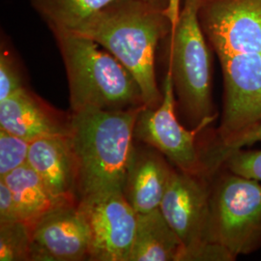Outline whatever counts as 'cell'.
Returning <instances> with one entry per match:
<instances>
[{
	"label": "cell",
	"instance_id": "obj_1",
	"mask_svg": "<svg viewBox=\"0 0 261 261\" xmlns=\"http://www.w3.org/2000/svg\"><path fill=\"white\" fill-rule=\"evenodd\" d=\"M142 107L73 112L69 138L76 166L77 203L123 193L135 127Z\"/></svg>",
	"mask_w": 261,
	"mask_h": 261
},
{
	"label": "cell",
	"instance_id": "obj_2",
	"mask_svg": "<svg viewBox=\"0 0 261 261\" xmlns=\"http://www.w3.org/2000/svg\"><path fill=\"white\" fill-rule=\"evenodd\" d=\"M170 30L166 10L141 0H119L72 32L92 39L115 56L138 82L144 106L155 109L163 99L156 80V50Z\"/></svg>",
	"mask_w": 261,
	"mask_h": 261
},
{
	"label": "cell",
	"instance_id": "obj_3",
	"mask_svg": "<svg viewBox=\"0 0 261 261\" xmlns=\"http://www.w3.org/2000/svg\"><path fill=\"white\" fill-rule=\"evenodd\" d=\"M51 32L64 61L72 112L144 106L138 82L110 51L92 39L72 31Z\"/></svg>",
	"mask_w": 261,
	"mask_h": 261
},
{
	"label": "cell",
	"instance_id": "obj_4",
	"mask_svg": "<svg viewBox=\"0 0 261 261\" xmlns=\"http://www.w3.org/2000/svg\"><path fill=\"white\" fill-rule=\"evenodd\" d=\"M200 0H185L171 24L168 69L180 105L196 126L214 120L211 60L199 20Z\"/></svg>",
	"mask_w": 261,
	"mask_h": 261
},
{
	"label": "cell",
	"instance_id": "obj_5",
	"mask_svg": "<svg viewBox=\"0 0 261 261\" xmlns=\"http://www.w3.org/2000/svg\"><path fill=\"white\" fill-rule=\"evenodd\" d=\"M210 239L237 257L261 247V184L229 173L210 196Z\"/></svg>",
	"mask_w": 261,
	"mask_h": 261
},
{
	"label": "cell",
	"instance_id": "obj_6",
	"mask_svg": "<svg viewBox=\"0 0 261 261\" xmlns=\"http://www.w3.org/2000/svg\"><path fill=\"white\" fill-rule=\"evenodd\" d=\"M175 89L171 71L168 68L163 99L157 108L145 106L140 110L135 137L169 159L178 169L200 175L205 165L196 147V135L211 122H203L193 130H187L175 114Z\"/></svg>",
	"mask_w": 261,
	"mask_h": 261
},
{
	"label": "cell",
	"instance_id": "obj_7",
	"mask_svg": "<svg viewBox=\"0 0 261 261\" xmlns=\"http://www.w3.org/2000/svg\"><path fill=\"white\" fill-rule=\"evenodd\" d=\"M198 15L219 59L261 54V0H200Z\"/></svg>",
	"mask_w": 261,
	"mask_h": 261
},
{
	"label": "cell",
	"instance_id": "obj_8",
	"mask_svg": "<svg viewBox=\"0 0 261 261\" xmlns=\"http://www.w3.org/2000/svg\"><path fill=\"white\" fill-rule=\"evenodd\" d=\"M224 81L220 143L261 124V54L220 59Z\"/></svg>",
	"mask_w": 261,
	"mask_h": 261
},
{
	"label": "cell",
	"instance_id": "obj_9",
	"mask_svg": "<svg viewBox=\"0 0 261 261\" xmlns=\"http://www.w3.org/2000/svg\"><path fill=\"white\" fill-rule=\"evenodd\" d=\"M31 260L88 259L90 228L84 209L75 201L56 206L30 225Z\"/></svg>",
	"mask_w": 261,
	"mask_h": 261
},
{
	"label": "cell",
	"instance_id": "obj_10",
	"mask_svg": "<svg viewBox=\"0 0 261 261\" xmlns=\"http://www.w3.org/2000/svg\"><path fill=\"white\" fill-rule=\"evenodd\" d=\"M80 206L85 212L90 228L88 259L130 261L138 214L123 193L112 194Z\"/></svg>",
	"mask_w": 261,
	"mask_h": 261
},
{
	"label": "cell",
	"instance_id": "obj_11",
	"mask_svg": "<svg viewBox=\"0 0 261 261\" xmlns=\"http://www.w3.org/2000/svg\"><path fill=\"white\" fill-rule=\"evenodd\" d=\"M210 196L199 175L173 170L160 210L177 234L182 249L211 241Z\"/></svg>",
	"mask_w": 261,
	"mask_h": 261
},
{
	"label": "cell",
	"instance_id": "obj_12",
	"mask_svg": "<svg viewBox=\"0 0 261 261\" xmlns=\"http://www.w3.org/2000/svg\"><path fill=\"white\" fill-rule=\"evenodd\" d=\"M173 169L158 150L133 147L126 170L123 195L137 214L160 208Z\"/></svg>",
	"mask_w": 261,
	"mask_h": 261
},
{
	"label": "cell",
	"instance_id": "obj_13",
	"mask_svg": "<svg viewBox=\"0 0 261 261\" xmlns=\"http://www.w3.org/2000/svg\"><path fill=\"white\" fill-rule=\"evenodd\" d=\"M28 164L54 196L76 201V166L69 134L43 137L30 142Z\"/></svg>",
	"mask_w": 261,
	"mask_h": 261
},
{
	"label": "cell",
	"instance_id": "obj_14",
	"mask_svg": "<svg viewBox=\"0 0 261 261\" xmlns=\"http://www.w3.org/2000/svg\"><path fill=\"white\" fill-rule=\"evenodd\" d=\"M0 128L29 142L70 129L69 120L62 121L27 87L0 101Z\"/></svg>",
	"mask_w": 261,
	"mask_h": 261
},
{
	"label": "cell",
	"instance_id": "obj_15",
	"mask_svg": "<svg viewBox=\"0 0 261 261\" xmlns=\"http://www.w3.org/2000/svg\"><path fill=\"white\" fill-rule=\"evenodd\" d=\"M182 243L159 209L138 214L130 261H176Z\"/></svg>",
	"mask_w": 261,
	"mask_h": 261
},
{
	"label": "cell",
	"instance_id": "obj_16",
	"mask_svg": "<svg viewBox=\"0 0 261 261\" xmlns=\"http://www.w3.org/2000/svg\"><path fill=\"white\" fill-rule=\"evenodd\" d=\"M0 178L9 187L18 208L19 220L29 226L56 206L68 202L54 196L28 164Z\"/></svg>",
	"mask_w": 261,
	"mask_h": 261
},
{
	"label": "cell",
	"instance_id": "obj_17",
	"mask_svg": "<svg viewBox=\"0 0 261 261\" xmlns=\"http://www.w3.org/2000/svg\"><path fill=\"white\" fill-rule=\"evenodd\" d=\"M50 30L74 31L87 19L119 0H29Z\"/></svg>",
	"mask_w": 261,
	"mask_h": 261
},
{
	"label": "cell",
	"instance_id": "obj_18",
	"mask_svg": "<svg viewBox=\"0 0 261 261\" xmlns=\"http://www.w3.org/2000/svg\"><path fill=\"white\" fill-rule=\"evenodd\" d=\"M30 226L18 221L0 224V261L31 260Z\"/></svg>",
	"mask_w": 261,
	"mask_h": 261
},
{
	"label": "cell",
	"instance_id": "obj_19",
	"mask_svg": "<svg viewBox=\"0 0 261 261\" xmlns=\"http://www.w3.org/2000/svg\"><path fill=\"white\" fill-rule=\"evenodd\" d=\"M30 142L0 128V177L28 164Z\"/></svg>",
	"mask_w": 261,
	"mask_h": 261
},
{
	"label": "cell",
	"instance_id": "obj_20",
	"mask_svg": "<svg viewBox=\"0 0 261 261\" xmlns=\"http://www.w3.org/2000/svg\"><path fill=\"white\" fill-rule=\"evenodd\" d=\"M220 165H225L231 173L258 181L261 184V150H234L220 158L215 167Z\"/></svg>",
	"mask_w": 261,
	"mask_h": 261
},
{
	"label": "cell",
	"instance_id": "obj_21",
	"mask_svg": "<svg viewBox=\"0 0 261 261\" xmlns=\"http://www.w3.org/2000/svg\"><path fill=\"white\" fill-rule=\"evenodd\" d=\"M23 87L25 86L16 57L2 45L0 55V101L5 100Z\"/></svg>",
	"mask_w": 261,
	"mask_h": 261
},
{
	"label": "cell",
	"instance_id": "obj_22",
	"mask_svg": "<svg viewBox=\"0 0 261 261\" xmlns=\"http://www.w3.org/2000/svg\"><path fill=\"white\" fill-rule=\"evenodd\" d=\"M236 257L224 246L206 241L188 249H182L178 253L176 261H232Z\"/></svg>",
	"mask_w": 261,
	"mask_h": 261
},
{
	"label": "cell",
	"instance_id": "obj_23",
	"mask_svg": "<svg viewBox=\"0 0 261 261\" xmlns=\"http://www.w3.org/2000/svg\"><path fill=\"white\" fill-rule=\"evenodd\" d=\"M256 142H261V124L234 137L230 140L220 143V146L216 150V153L211 157V167L214 168L217 162L228 152L241 149L245 146L252 145Z\"/></svg>",
	"mask_w": 261,
	"mask_h": 261
},
{
	"label": "cell",
	"instance_id": "obj_24",
	"mask_svg": "<svg viewBox=\"0 0 261 261\" xmlns=\"http://www.w3.org/2000/svg\"><path fill=\"white\" fill-rule=\"evenodd\" d=\"M18 221L20 220L13 195L5 181L0 178V224Z\"/></svg>",
	"mask_w": 261,
	"mask_h": 261
},
{
	"label": "cell",
	"instance_id": "obj_25",
	"mask_svg": "<svg viewBox=\"0 0 261 261\" xmlns=\"http://www.w3.org/2000/svg\"><path fill=\"white\" fill-rule=\"evenodd\" d=\"M141 1L149 3L151 5L162 10L168 9V4H169V0H141Z\"/></svg>",
	"mask_w": 261,
	"mask_h": 261
}]
</instances>
